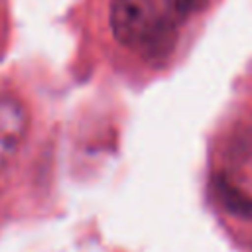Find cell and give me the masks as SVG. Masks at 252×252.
<instances>
[{"instance_id":"6da1fadb","label":"cell","mask_w":252,"mask_h":252,"mask_svg":"<svg viewBox=\"0 0 252 252\" xmlns=\"http://www.w3.org/2000/svg\"><path fill=\"white\" fill-rule=\"evenodd\" d=\"M179 20L163 0H112L110 28L118 43L148 57H163L177 37Z\"/></svg>"},{"instance_id":"7a4b0ae2","label":"cell","mask_w":252,"mask_h":252,"mask_svg":"<svg viewBox=\"0 0 252 252\" xmlns=\"http://www.w3.org/2000/svg\"><path fill=\"white\" fill-rule=\"evenodd\" d=\"M30 128L26 106L10 94H0V173L18 154Z\"/></svg>"},{"instance_id":"3957f363","label":"cell","mask_w":252,"mask_h":252,"mask_svg":"<svg viewBox=\"0 0 252 252\" xmlns=\"http://www.w3.org/2000/svg\"><path fill=\"white\" fill-rule=\"evenodd\" d=\"M213 189H215L217 201L220 203V207L228 215L238 217V219H252V197L250 195H246L244 191H240L236 185H232L222 175H217L215 177Z\"/></svg>"},{"instance_id":"277c9868","label":"cell","mask_w":252,"mask_h":252,"mask_svg":"<svg viewBox=\"0 0 252 252\" xmlns=\"http://www.w3.org/2000/svg\"><path fill=\"white\" fill-rule=\"evenodd\" d=\"M163 2H165L167 10L181 22V20H185L189 14H193L195 10H199L205 0H163Z\"/></svg>"}]
</instances>
